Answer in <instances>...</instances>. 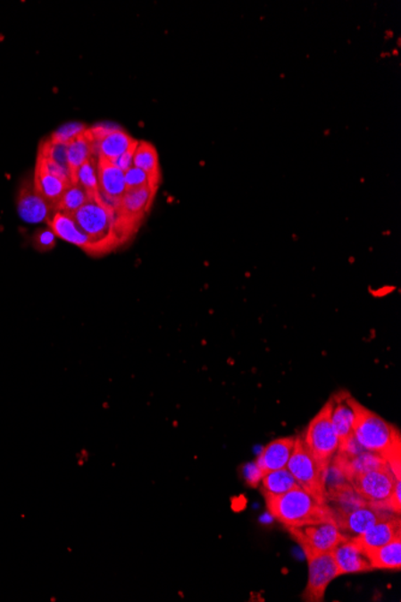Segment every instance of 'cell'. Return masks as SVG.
I'll list each match as a JSON object with an SVG mask.
<instances>
[{
  "label": "cell",
  "mask_w": 401,
  "mask_h": 602,
  "mask_svg": "<svg viewBox=\"0 0 401 602\" xmlns=\"http://www.w3.org/2000/svg\"><path fill=\"white\" fill-rule=\"evenodd\" d=\"M332 404V423L339 437L340 446L354 437L359 402L347 391L338 392L330 399Z\"/></svg>",
  "instance_id": "11"
},
{
  "label": "cell",
  "mask_w": 401,
  "mask_h": 602,
  "mask_svg": "<svg viewBox=\"0 0 401 602\" xmlns=\"http://www.w3.org/2000/svg\"><path fill=\"white\" fill-rule=\"evenodd\" d=\"M354 437L363 449L385 458L390 471L401 479V437L396 427L359 403Z\"/></svg>",
  "instance_id": "1"
},
{
  "label": "cell",
  "mask_w": 401,
  "mask_h": 602,
  "mask_svg": "<svg viewBox=\"0 0 401 602\" xmlns=\"http://www.w3.org/2000/svg\"><path fill=\"white\" fill-rule=\"evenodd\" d=\"M39 154L59 165L69 167L68 163V145L66 143L54 141L48 138L40 143Z\"/></svg>",
  "instance_id": "26"
},
{
  "label": "cell",
  "mask_w": 401,
  "mask_h": 602,
  "mask_svg": "<svg viewBox=\"0 0 401 602\" xmlns=\"http://www.w3.org/2000/svg\"><path fill=\"white\" fill-rule=\"evenodd\" d=\"M74 218L92 240L94 254L107 253L132 233L120 211L108 208L96 195L90 196Z\"/></svg>",
  "instance_id": "2"
},
{
  "label": "cell",
  "mask_w": 401,
  "mask_h": 602,
  "mask_svg": "<svg viewBox=\"0 0 401 602\" xmlns=\"http://www.w3.org/2000/svg\"><path fill=\"white\" fill-rule=\"evenodd\" d=\"M96 156L94 140L90 135L89 129H87L82 135L68 143V163L72 174L79 166L88 162L90 157Z\"/></svg>",
  "instance_id": "21"
},
{
  "label": "cell",
  "mask_w": 401,
  "mask_h": 602,
  "mask_svg": "<svg viewBox=\"0 0 401 602\" xmlns=\"http://www.w3.org/2000/svg\"><path fill=\"white\" fill-rule=\"evenodd\" d=\"M55 242H57V237L50 227L37 231L33 237L35 250L41 251V253H46V251L54 250Z\"/></svg>",
  "instance_id": "29"
},
{
  "label": "cell",
  "mask_w": 401,
  "mask_h": 602,
  "mask_svg": "<svg viewBox=\"0 0 401 602\" xmlns=\"http://www.w3.org/2000/svg\"><path fill=\"white\" fill-rule=\"evenodd\" d=\"M33 182L35 189L39 191V194L46 199L48 204H50L55 211L58 202L61 201L65 189L68 188L70 184L61 180V178L46 173V171L39 165L35 166Z\"/></svg>",
  "instance_id": "19"
},
{
  "label": "cell",
  "mask_w": 401,
  "mask_h": 602,
  "mask_svg": "<svg viewBox=\"0 0 401 602\" xmlns=\"http://www.w3.org/2000/svg\"><path fill=\"white\" fill-rule=\"evenodd\" d=\"M295 441L296 437H279L263 447L256 460L263 474L286 468L294 451Z\"/></svg>",
  "instance_id": "15"
},
{
  "label": "cell",
  "mask_w": 401,
  "mask_h": 602,
  "mask_svg": "<svg viewBox=\"0 0 401 602\" xmlns=\"http://www.w3.org/2000/svg\"><path fill=\"white\" fill-rule=\"evenodd\" d=\"M74 183L81 185L90 195L99 191V174H97V157H90L88 162L79 166L74 173Z\"/></svg>",
  "instance_id": "25"
},
{
  "label": "cell",
  "mask_w": 401,
  "mask_h": 602,
  "mask_svg": "<svg viewBox=\"0 0 401 602\" xmlns=\"http://www.w3.org/2000/svg\"><path fill=\"white\" fill-rule=\"evenodd\" d=\"M393 511L385 506L374 505V504H364V505L355 507L347 513L337 514L334 520L337 521L341 533L345 537H359L365 531L371 530L378 521L396 516Z\"/></svg>",
  "instance_id": "9"
},
{
  "label": "cell",
  "mask_w": 401,
  "mask_h": 602,
  "mask_svg": "<svg viewBox=\"0 0 401 602\" xmlns=\"http://www.w3.org/2000/svg\"><path fill=\"white\" fill-rule=\"evenodd\" d=\"M397 538H401L400 514L378 521L371 530L355 538L364 551H368L389 544Z\"/></svg>",
  "instance_id": "16"
},
{
  "label": "cell",
  "mask_w": 401,
  "mask_h": 602,
  "mask_svg": "<svg viewBox=\"0 0 401 602\" xmlns=\"http://www.w3.org/2000/svg\"><path fill=\"white\" fill-rule=\"evenodd\" d=\"M263 471H261V468L256 464V462L247 464L246 469H244V476H246L247 485L253 486V488L259 484L261 479H263Z\"/></svg>",
  "instance_id": "30"
},
{
  "label": "cell",
  "mask_w": 401,
  "mask_h": 602,
  "mask_svg": "<svg viewBox=\"0 0 401 602\" xmlns=\"http://www.w3.org/2000/svg\"><path fill=\"white\" fill-rule=\"evenodd\" d=\"M261 482L264 496L284 495L291 489L299 488L298 482L286 468L266 472Z\"/></svg>",
  "instance_id": "22"
},
{
  "label": "cell",
  "mask_w": 401,
  "mask_h": 602,
  "mask_svg": "<svg viewBox=\"0 0 401 602\" xmlns=\"http://www.w3.org/2000/svg\"><path fill=\"white\" fill-rule=\"evenodd\" d=\"M17 213L27 224H45L50 222L54 208L39 194L34 187L33 180H26L21 185L17 195Z\"/></svg>",
  "instance_id": "10"
},
{
  "label": "cell",
  "mask_w": 401,
  "mask_h": 602,
  "mask_svg": "<svg viewBox=\"0 0 401 602\" xmlns=\"http://www.w3.org/2000/svg\"><path fill=\"white\" fill-rule=\"evenodd\" d=\"M88 191L78 183H71L65 189L61 201L58 202L55 211L66 213V215L74 216L83 205L90 199Z\"/></svg>",
  "instance_id": "24"
},
{
  "label": "cell",
  "mask_w": 401,
  "mask_h": 602,
  "mask_svg": "<svg viewBox=\"0 0 401 602\" xmlns=\"http://www.w3.org/2000/svg\"><path fill=\"white\" fill-rule=\"evenodd\" d=\"M132 166L145 171L156 181H162L158 152H156L155 147L149 142L138 141L135 149Z\"/></svg>",
  "instance_id": "23"
},
{
  "label": "cell",
  "mask_w": 401,
  "mask_h": 602,
  "mask_svg": "<svg viewBox=\"0 0 401 602\" xmlns=\"http://www.w3.org/2000/svg\"><path fill=\"white\" fill-rule=\"evenodd\" d=\"M397 481L401 479H397L389 467H386L355 476L348 482L364 502L389 509V499Z\"/></svg>",
  "instance_id": "7"
},
{
  "label": "cell",
  "mask_w": 401,
  "mask_h": 602,
  "mask_svg": "<svg viewBox=\"0 0 401 602\" xmlns=\"http://www.w3.org/2000/svg\"><path fill=\"white\" fill-rule=\"evenodd\" d=\"M160 181L155 180V178L149 176L147 173L138 167L132 166L130 169L125 173V184H127V189H136L141 187H147V185H153V187H159Z\"/></svg>",
  "instance_id": "28"
},
{
  "label": "cell",
  "mask_w": 401,
  "mask_h": 602,
  "mask_svg": "<svg viewBox=\"0 0 401 602\" xmlns=\"http://www.w3.org/2000/svg\"><path fill=\"white\" fill-rule=\"evenodd\" d=\"M136 143L138 140L132 139L123 129L117 128L108 132L100 141H94V149H96V157L113 162L121 154L128 152Z\"/></svg>",
  "instance_id": "17"
},
{
  "label": "cell",
  "mask_w": 401,
  "mask_h": 602,
  "mask_svg": "<svg viewBox=\"0 0 401 602\" xmlns=\"http://www.w3.org/2000/svg\"><path fill=\"white\" fill-rule=\"evenodd\" d=\"M158 187L147 185L136 189H127L121 199L120 213L124 222L132 231L138 225L143 216L147 215L155 201V192Z\"/></svg>",
  "instance_id": "12"
},
{
  "label": "cell",
  "mask_w": 401,
  "mask_h": 602,
  "mask_svg": "<svg viewBox=\"0 0 401 602\" xmlns=\"http://www.w3.org/2000/svg\"><path fill=\"white\" fill-rule=\"evenodd\" d=\"M48 227L54 231L55 237L61 238L70 244L81 248L87 253L94 254V246L88 234L79 227L74 216L55 211L48 222Z\"/></svg>",
  "instance_id": "14"
},
{
  "label": "cell",
  "mask_w": 401,
  "mask_h": 602,
  "mask_svg": "<svg viewBox=\"0 0 401 602\" xmlns=\"http://www.w3.org/2000/svg\"><path fill=\"white\" fill-rule=\"evenodd\" d=\"M286 469L294 476L299 488L326 502L324 478L327 469L315 460L303 441L302 436L296 437L294 451Z\"/></svg>",
  "instance_id": "5"
},
{
  "label": "cell",
  "mask_w": 401,
  "mask_h": 602,
  "mask_svg": "<svg viewBox=\"0 0 401 602\" xmlns=\"http://www.w3.org/2000/svg\"><path fill=\"white\" fill-rule=\"evenodd\" d=\"M305 555L333 552L345 538L333 516L288 530Z\"/></svg>",
  "instance_id": "6"
},
{
  "label": "cell",
  "mask_w": 401,
  "mask_h": 602,
  "mask_svg": "<svg viewBox=\"0 0 401 602\" xmlns=\"http://www.w3.org/2000/svg\"><path fill=\"white\" fill-rule=\"evenodd\" d=\"M264 499L272 517L288 530L333 516L326 502L302 488L280 496H264Z\"/></svg>",
  "instance_id": "3"
},
{
  "label": "cell",
  "mask_w": 401,
  "mask_h": 602,
  "mask_svg": "<svg viewBox=\"0 0 401 602\" xmlns=\"http://www.w3.org/2000/svg\"><path fill=\"white\" fill-rule=\"evenodd\" d=\"M97 174H99V191L108 198L121 199L127 191L125 173L108 160L97 157Z\"/></svg>",
  "instance_id": "18"
},
{
  "label": "cell",
  "mask_w": 401,
  "mask_h": 602,
  "mask_svg": "<svg viewBox=\"0 0 401 602\" xmlns=\"http://www.w3.org/2000/svg\"><path fill=\"white\" fill-rule=\"evenodd\" d=\"M332 553L340 576L368 572L372 570L367 552L355 538L345 537Z\"/></svg>",
  "instance_id": "13"
},
{
  "label": "cell",
  "mask_w": 401,
  "mask_h": 602,
  "mask_svg": "<svg viewBox=\"0 0 401 602\" xmlns=\"http://www.w3.org/2000/svg\"><path fill=\"white\" fill-rule=\"evenodd\" d=\"M306 559H308L309 577L308 584L303 593V600L323 601L327 588L337 577L340 576L333 553L308 555Z\"/></svg>",
  "instance_id": "8"
},
{
  "label": "cell",
  "mask_w": 401,
  "mask_h": 602,
  "mask_svg": "<svg viewBox=\"0 0 401 602\" xmlns=\"http://www.w3.org/2000/svg\"><path fill=\"white\" fill-rule=\"evenodd\" d=\"M138 143H136L134 147H131L128 152L121 154L120 157H117L116 160H113V162L111 163H113L114 166H117L118 169L123 171V173H127V171L132 167V162H134V153L136 147H138Z\"/></svg>",
  "instance_id": "31"
},
{
  "label": "cell",
  "mask_w": 401,
  "mask_h": 602,
  "mask_svg": "<svg viewBox=\"0 0 401 602\" xmlns=\"http://www.w3.org/2000/svg\"><path fill=\"white\" fill-rule=\"evenodd\" d=\"M367 555L371 560L372 570H397L401 569V538L390 541L381 547L368 549Z\"/></svg>",
  "instance_id": "20"
},
{
  "label": "cell",
  "mask_w": 401,
  "mask_h": 602,
  "mask_svg": "<svg viewBox=\"0 0 401 602\" xmlns=\"http://www.w3.org/2000/svg\"><path fill=\"white\" fill-rule=\"evenodd\" d=\"M86 131L87 127L85 124L79 123V122H71V123L62 125L57 131L52 132L50 139L54 140V141L66 143V145H68L69 142L79 138V136L82 135Z\"/></svg>",
  "instance_id": "27"
},
{
  "label": "cell",
  "mask_w": 401,
  "mask_h": 602,
  "mask_svg": "<svg viewBox=\"0 0 401 602\" xmlns=\"http://www.w3.org/2000/svg\"><path fill=\"white\" fill-rule=\"evenodd\" d=\"M332 404L328 401L309 422L302 439L315 460L324 469L332 463L339 451L340 441L332 423Z\"/></svg>",
  "instance_id": "4"
}]
</instances>
